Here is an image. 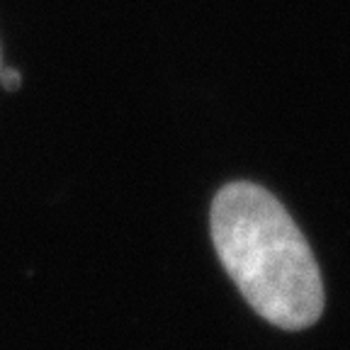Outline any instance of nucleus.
<instances>
[{"label": "nucleus", "mask_w": 350, "mask_h": 350, "mask_svg": "<svg viewBox=\"0 0 350 350\" xmlns=\"http://www.w3.org/2000/svg\"><path fill=\"white\" fill-rule=\"evenodd\" d=\"M217 256L251 309L284 331H299L323 312L314 253L278 197L256 183H231L212 202Z\"/></svg>", "instance_id": "obj_1"}, {"label": "nucleus", "mask_w": 350, "mask_h": 350, "mask_svg": "<svg viewBox=\"0 0 350 350\" xmlns=\"http://www.w3.org/2000/svg\"><path fill=\"white\" fill-rule=\"evenodd\" d=\"M0 83H3V88H8V90H15V88H20L22 76L15 68H3V71H0Z\"/></svg>", "instance_id": "obj_2"}]
</instances>
